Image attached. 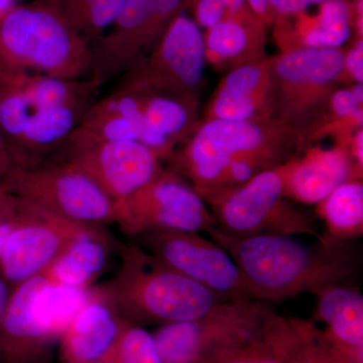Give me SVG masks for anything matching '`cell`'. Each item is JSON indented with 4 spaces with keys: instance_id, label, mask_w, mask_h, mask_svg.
Here are the masks:
<instances>
[{
    "instance_id": "obj_34",
    "label": "cell",
    "mask_w": 363,
    "mask_h": 363,
    "mask_svg": "<svg viewBox=\"0 0 363 363\" xmlns=\"http://www.w3.org/2000/svg\"><path fill=\"white\" fill-rule=\"evenodd\" d=\"M326 0H269L271 25L279 18H288L302 13L308 6L323 4Z\"/></svg>"
},
{
    "instance_id": "obj_19",
    "label": "cell",
    "mask_w": 363,
    "mask_h": 363,
    "mask_svg": "<svg viewBox=\"0 0 363 363\" xmlns=\"http://www.w3.org/2000/svg\"><path fill=\"white\" fill-rule=\"evenodd\" d=\"M281 52L297 49H341L353 30L350 0H326L316 14L305 11L274 21Z\"/></svg>"
},
{
    "instance_id": "obj_32",
    "label": "cell",
    "mask_w": 363,
    "mask_h": 363,
    "mask_svg": "<svg viewBox=\"0 0 363 363\" xmlns=\"http://www.w3.org/2000/svg\"><path fill=\"white\" fill-rule=\"evenodd\" d=\"M195 23L201 30L250 11L247 0H190Z\"/></svg>"
},
{
    "instance_id": "obj_4",
    "label": "cell",
    "mask_w": 363,
    "mask_h": 363,
    "mask_svg": "<svg viewBox=\"0 0 363 363\" xmlns=\"http://www.w3.org/2000/svg\"><path fill=\"white\" fill-rule=\"evenodd\" d=\"M0 62L52 77L90 74L91 45L63 13L38 0L0 16Z\"/></svg>"
},
{
    "instance_id": "obj_28",
    "label": "cell",
    "mask_w": 363,
    "mask_h": 363,
    "mask_svg": "<svg viewBox=\"0 0 363 363\" xmlns=\"http://www.w3.org/2000/svg\"><path fill=\"white\" fill-rule=\"evenodd\" d=\"M318 213L327 226V234L350 241L363 233L362 180L344 182L318 203Z\"/></svg>"
},
{
    "instance_id": "obj_27",
    "label": "cell",
    "mask_w": 363,
    "mask_h": 363,
    "mask_svg": "<svg viewBox=\"0 0 363 363\" xmlns=\"http://www.w3.org/2000/svg\"><path fill=\"white\" fill-rule=\"evenodd\" d=\"M25 70L0 62V130L13 150L33 114V104L25 84Z\"/></svg>"
},
{
    "instance_id": "obj_33",
    "label": "cell",
    "mask_w": 363,
    "mask_h": 363,
    "mask_svg": "<svg viewBox=\"0 0 363 363\" xmlns=\"http://www.w3.org/2000/svg\"><path fill=\"white\" fill-rule=\"evenodd\" d=\"M20 210V198L4 185H0V255L18 223Z\"/></svg>"
},
{
    "instance_id": "obj_13",
    "label": "cell",
    "mask_w": 363,
    "mask_h": 363,
    "mask_svg": "<svg viewBox=\"0 0 363 363\" xmlns=\"http://www.w3.org/2000/svg\"><path fill=\"white\" fill-rule=\"evenodd\" d=\"M56 152L92 177L114 203L147 185L162 171V160L140 142H91L69 136ZM55 152V154H56Z\"/></svg>"
},
{
    "instance_id": "obj_15",
    "label": "cell",
    "mask_w": 363,
    "mask_h": 363,
    "mask_svg": "<svg viewBox=\"0 0 363 363\" xmlns=\"http://www.w3.org/2000/svg\"><path fill=\"white\" fill-rule=\"evenodd\" d=\"M351 140H336L329 149L306 147L303 156L281 164L286 198L318 204L344 182L362 180L351 157Z\"/></svg>"
},
{
    "instance_id": "obj_10",
    "label": "cell",
    "mask_w": 363,
    "mask_h": 363,
    "mask_svg": "<svg viewBox=\"0 0 363 363\" xmlns=\"http://www.w3.org/2000/svg\"><path fill=\"white\" fill-rule=\"evenodd\" d=\"M190 0H126L108 33L91 45L90 79L101 87L143 58Z\"/></svg>"
},
{
    "instance_id": "obj_30",
    "label": "cell",
    "mask_w": 363,
    "mask_h": 363,
    "mask_svg": "<svg viewBox=\"0 0 363 363\" xmlns=\"http://www.w3.org/2000/svg\"><path fill=\"white\" fill-rule=\"evenodd\" d=\"M104 363H162L154 336L138 325L128 323Z\"/></svg>"
},
{
    "instance_id": "obj_21",
    "label": "cell",
    "mask_w": 363,
    "mask_h": 363,
    "mask_svg": "<svg viewBox=\"0 0 363 363\" xmlns=\"http://www.w3.org/2000/svg\"><path fill=\"white\" fill-rule=\"evenodd\" d=\"M92 105L76 104L40 108L26 125L11 157L16 169H32L44 164L78 128Z\"/></svg>"
},
{
    "instance_id": "obj_38",
    "label": "cell",
    "mask_w": 363,
    "mask_h": 363,
    "mask_svg": "<svg viewBox=\"0 0 363 363\" xmlns=\"http://www.w3.org/2000/svg\"><path fill=\"white\" fill-rule=\"evenodd\" d=\"M248 6L255 13V16L259 18L267 30L272 28L271 20H269V0H247Z\"/></svg>"
},
{
    "instance_id": "obj_35",
    "label": "cell",
    "mask_w": 363,
    "mask_h": 363,
    "mask_svg": "<svg viewBox=\"0 0 363 363\" xmlns=\"http://www.w3.org/2000/svg\"><path fill=\"white\" fill-rule=\"evenodd\" d=\"M344 79L355 84L363 83V40L357 39L348 51H344Z\"/></svg>"
},
{
    "instance_id": "obj_23",
    "label": "cell",
    "mask_w": 363,
    "mask_h": 363,
    "mask_svg": "<svg viewBox=\"0 0 363 363\" xmlns=\"http://www.w3.org/2000/svg\"><path fill=\"white\" fill-rule=\"evenodd\" d=\"M311 325L272 310L257 331L219 363H292Z\"/></svg>"
},
{
    "instance_id": "obj_25",
    "label": "cell",
    "mask_w": 363,
    "mask_h": 363,
    "mask_svg": "<svg viewBox=\"0 0 363 363\" xmlns=\"http://www.w3.org/2000/svg\"><path fill=\"white\" fill-rule=\"evenodd\" d=\"M317 319L327 325V336L347 352L362 357L363 297L347 283L325 289L316 295Z\"/></svg>"
},
{
    "instance_id": "obj_20",
    "label": "cell",
    "mask_w": 363,
    "mask_h": 363,
    "mask_svg": "<svg viewBox=\"0 0 363 363\" xmlns=\"http://www.w3.org/2000/svg\"><path fill=\"white\" fill-rule=\"evenodd\" d=\"M267 30L252 9L216 23L203 33L207 63L228 72L267 58Z\"/></svg>"
},
{
    "instance_id": "obj_24",
    "label": "cell",
    "mask_w": 363,
    "mask_h": 363,
    "mask_svg": "<svg viewBox=\"0 0 363 363\" xmlns=\"http://www.w3.org/2000/svg\"><path fill=\"white\" fill-rule=\"evenodd\" d=\"M111 241L102 225H87L44 272L54 284L88 288L104 274Z\"/></svg>"
},
{
    "instance_id": "obj_17",
    "label": "cell",
    "mask_w": 363,
    "mask_h": 363,
    "mask_svg": "<svg viewBox=\"0 0 363 363\" xmlns=\"http://www.w3.org/2000/svg\"><path fill=\"white\" fill-rule=\"evenodd\" d=\"M136 84L143 89L140 143L162 161L168 160L176 145L185 142L197 128L198 99Z\"/></svg>"
},
{
    "instance_id": "obj_1",
    "label": "cell",
    "mask_w": 363,
    "mask_h": 363,
    "mask_svg": "<svg viewBox=\"0 0 363 363\" xmlns=\"http://www.w3.org/2000/svg\"><path fill=\"white\" fill-rule=\"evenodd\" d=\"M184 143L168 159L171 169L207 204L302 152L300 136L272 118L205 121Z\"/></svg>"
},
{
    "instance_id": "obj_18",
    "label": "cell",
    "mask_w": 363,
    "mask_h": 363,
    "mask_svg": "<svg viewBox=\"0 0 363 363\" xmlns=\"http://www.w3.org/2000/svg\"><path fill=\"white\" fill-rule=\"evenodd\" d=\"M128 324L101 286L93 288L62 336L64 354L71 363H104Z\"/></svg>"
},
{
    "instance_id": "obj_9",
    "label": "cell",
    "mask_w": 363,
    "mask_h": 363,
    "mask_svg": "<svg viewBox=\"0 0 363 363\" xmlns=\"http://www.w3.org/2000/svg\"><path fill=\"white\" fill-rule=\"evenodd\" d=\"M114 204L116 224L131 238L155 229L200 233L215 226L201 196L171 169H162L147 185Z\"/></svg>"
},
{
    "instance_id": "obj_11",
    "label": "cell",
    "mask_w": 363,
    "mask_h": 363,
    "mask_svg": "<svg viewBox=\"0 0 363 363\" xmlns=\"http://www.w3.org/2000/svg\"><path fill=\"white\" fill-rule=\"evenodd\" d=\"M135 240L145 252L212 293L228 300L252 298L230 255L199 233L155 229Z\"/></svg>"
},
{
    "instance_id": "obj_16",
    "label": "cell",
    "mask_w": 363,
    "mask_h": 363,
    "mask_svg": "<svg viewBox=\"0 0 363 363\" xmlns=\"http://www.w3.org/2000/svg\"><path fill=\"white\" fill-rule=\"evenodd\" d=\"M271 118L267 58L227 72L205 111V121H255Z\"/></svg>"
},
{
    "instance_id": "obj_29",
    "label": "cell",
    "mask_w": 363,
    "mask_h": 363,
    "mask_svg": "<svg viewBox=\"0 0 363 363\" xmlns=\"http://www.w3.org/2000/svg\"><path fill=\"white\" fill-rule=\"evenodd\" d=\"M126 0H64L61 13L88 43L109 30Z\"/></svg>"
},
{
    "instance_id": "obj_5",
    "label": "cell",
    "mask_w": 363,
    "mask_h": 363,
    "mask_svg": "<svg viewBox=\"0 0 363 363\" xmlns=\"http://www.w3.org/2000/svg\"><path fill=\"white\" fill-rule=\"evenodd\" d=\"M272 118L300 136L302 152L326 124L334 91L345 82L342 49H297L267 57Z\"/></svg>"
},
{
    "instance_id": "obj_2",
    "label": "cell",
    "mask_w": 363,
    "mask_h": 363,
    "mask_svg": "<svg viewBox=\"0 0 363 363\" xmlns=\"http://www.w3.org/2000/svg\"><path fill=\"white\" fill-rule=\"evenodd\" d=\"M233 257L250 297L285 302L302 294L318 293L348 283L358 262L350 241L328 238L304 245L293 236H231L213 226L206 231Z\"/></svg>"
},
{
    "instance_id": "obj_31",
    "label": "cell",
    "mask_w": 363,
    "mask_h": 363,
    "mask_svg": "<svg viewBox=\"0 0 363 363\" xmlns=\"http://www.w3.org/2000/svg\"><path fill=\"white\" fill-rule=\"evenodd\" d=\"M292 363H362V357L339 347L312 323Z\"/></svg>"
},
{
    "instance_id": "obj_39",
    "label": "cell",
    "mask_w": 363,
    "mask_h": 363,
    "mask_svg": "<svg viewBox=\"0 0 363 363\" xmlns=\"http://www.w3.org/2000/svg\"><path fill=\"white\" fill-rule=\"evenodd\" d=\"M9 298H11V295H9V288H7L6 281L0 277V321L6 312Z\"/></svg>"
},
{
    "instance_id": "obj_8",
    "label": "cell",
    "mask_w": 363,
    "mask_h": 363,
    "mask_svg": "<svg viewBox=\"0 0 363 363\" xmlns=\"http://www.w3.org/2000/svg\"><path fill=\"white\" fill-rule=\"evenodd\" d=\"M4 187L20 199L87 225L116 223V204L92 177L68 162L14 169Z\"/></svg>"
},
{
    "instance_id": "obj_14",
    "label": "cell",
    "mask_w": 363,
    "mask_h": 363,
    "mask_svg": "<svg viewBox=\"0 0 363 363\" xmlns=\"http://www.w3.org/2000/svg\"><path fill=\"white\" fill-rule=\"evenodd\" d=\"M20 200L18 223L0 255L4 278L16 286L44 274L87 226Z\"/></svg>"
},
{
    "instance_id": "obj_6",
    "label": "cell",
    "mask_w": 363,
    "mask_h": 363,
    "mask_svg": "<svg viewBox=\"0 0 363 363\" xmlns=\"http://www.w3.org/2000/svg\"><path fill=\"white\" fill-rule=\"evenodd\" d=\"M283 168L267 169L247 183L224 193L209 205L215 227L231 236H313L324 242L314 217L289 202Z\"/></svg>"
},
{
    "instance_id": "obj_36",
    "label": "cell",
    "mask_w": 363,
    "mask_h": 363,
    "mask_svg": "<svg viewBox=\"0 0 363 363\" xmlns=\"http://www.w3.org/2000/svg\"><path fill=\"white\" fill-rule=\"evenodd\" d=\"M16 168V164L11 157V150L1 130H0V185H4L7 177L11 175V172Z\"/></svg>"
},
{
    "instance_id": "obj_22",
    "label": "cell",
    "mask_w": 363,
    "mask_h": 363,
    "mask_svg": "<svg viewBox=\"0 0 363 363\" xmlns=\"http://www.w3.org/2000/svg\"><path fill=\"white\" fill-rule=\"evenodd\" d=\"M44 274L16 286L9 298L0 321V359L6 363H23L26 358L42 350L52 339L38 323L33 311V301Z\"/></svg>"
},
{
    "instance_id": "obj_7",
    "label": "cell",
    "mask_w": 363,
    "mask_h": 363,
    "mask_svg": "<svg viewBox=\"0 0 363 363\" xmlns=\"http://www.w3.org/2000/svg\"><path fill=\"white\" fill-rule=\"evenodd\" d=\"M272 310L253 298L226 300L198 319L162 325L152 336L162 363H219L247 341Z\"/></svg>"
},
{
    "instance_id": "obj_26",
    "label": "cell",
    "mask_w": 363,
    "mask_h": 363,
    "mask_svg": "<svg viewBox=\"0 0 363 363\" xmlns=\"http://www.w3.org/2000/svg\"><path fill=\"white\" fill-rule=\"evenodd\" d=\"M93 286L77 288L52 283L45 276L33 301L38 323L50 338L62 337L83 306L89 300Z\"/></svg>"
},
{
    "instance_id": "obj_40",
    "label": "cell",
    "mask_w": 363,
    "mask_h": 363,
    "mask_svg": "<svg viewBox=\"0 0 363 363\" xmlns=\"http://www.w3.org/2000/svg\"><path fill=\"white\" fill-rule=\"evenodd\" d=\"M16 6V0H0V16Z\"/></svg>"
},
{
    "instance_id": "obj_37",
    "label": "cell",
    "mask_w": 363,
    "mask_h": 363,
    "mask_svg": "<svg viewBox=\"0 0 363 363\" xmlns=\"http://www.w3.org/2000/svg\"><path fill=\"white\" fill-rule=\"evenodd\" d=\"M363 130L362 128H358L352 136L350 145L351 157L354 162L355 168L357 173L362 176L363 171Z\"/></svg>"
},
{
    "instance_id": "obj_3",
    "label": "cell",
    "mask_w": 363,
    "mask_h": 363,
    "mask_svg": "<svg viewBox=\"0 0 363 363\" xmlns=\"http://www.w3.org/2000/svg\"><path fill=\"white\" fill-rule=\"evenodd\" d=\"M104 292L130 324L177 323L204 316L224 298L162 264L135 243L121 250V267Z\"/></svg>"
},
{
    "instance_id": "obj_12",
    "label": "cell",
    "mask_w": 363,
    "mask_h": 363,
    "mask_svg": "<svg viewBox=\"0 0 363 363\" xmlns=\"http://www.w3.org/2000/svg\"><path fill=\"white\" fill-rule=\"evenodd\" d=\"M207 65L204 35L194 20L177 16L125 81L198 99Z\"/></svg>"
},
{
    "instance_id": "obj_41",
    "label": "cell",
    "mask_w": 363,
    "mask_h": 363,
    "mask_svg": "<svg viewBox=\"0 0 363 363\" xmlns=\"http://www.w3.org/2000/svg\"><path fill=\"white\" fill-rule=\"evenodd\" d=\"M45 4H50L51 6L56 7L57 9L61 11L62 4L64 0H43Z\"/></svg>"
}]
</instances>
